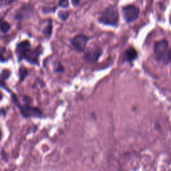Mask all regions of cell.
I'll return each mask as SVG.
<instances>
[{
  "label": "cell",
  "mask_w": 171,
  "mask_h": 171,
  "mask_svg": "<svg viewBox=\"0 0 171 171\" xmlns=\"http://www.w3.org/2000/svg\"><path fill=\"white\" fill-rule=\"evenodd\" d=\"M56 8H43L42 9V11L44 12V13L45 14H48V13H50V12H54L56 11Z\"/></svg>",
  "instance_id": "17"
},
{
  "label": "cell",
  "mask_w": 171,
  "mask_h": 171,
  "mask_svg": "<svg viewBox=\"0 0 171 171\" xmlns=\"http://www.w3.org/2000/svg\"><path fill=\"white\" fill-rule=\"evenodd\" d=\"M122 16L127 23H132L137 20L139 15L140 10L133 5H126L122 9Z\"/></svg>",
  "instance_id": "6"
},
{
  "label": "cell",
  "mask_w": 171,
  "mask_h": 171,
  "mask_svg": "<svg viewBox=\"0 0 171 171\" xmlns=\"http://www.w3.org/2000/svg\"><path fill=\"white\" fill-rule=\"evenodd\" d=\"M138 58V52L134 48H130L125 50L123 53V57H122V62H128L132 63L133 61L136 60Z\"/></svg>",
  "instance_id": "9"
},
{
  "label": "cell",
  "mask_w": 171,
  "mask_h": 171,
  "mask_svg": "<svg viewBox=\"0 0 171 171\" xmlns=\"http://www.w3.org/2000/svg\"><path fill=\"white\" fill-rule=\"evenodd\" d=\"M58 18L62 21H66L70 16V13L66 11H60L58 14Z\"/></svg>",
  "instance_id": "13"
},
{
  "label": "cell",
  "mask_w": 171,
  "mask_h": 171,
  "mask_svg": "<svg viewBox=\"0 0 171 171\" xmlns=\"http://www.w3.org/2000/svg\"><path fill=\"white\" fill-rule=\"evenodd\" d=\"M169 62L171 63V50L169 51Z\"/></svg>",
  "instance_id": "19"
},
{
  "label": "cell",
  "mask_w": 171,
  "mask_h": 171,
  "mask_svg": "<svg viewBox=\"0 0 171 171\" xmlns=\"http://www.w3.org/2000/svg\"><path fill=\"white\" fill-rule=\"evenodd\" d=\"M4 1H5V2H6V1H7V0H1V2H2V3H3V2H4Z\"/></svg>",
  "instance_id": "20"
},
{
  "label": "cell",
  "mask_w": 171,
  "mask_h": 171,
  "mask_svg": "<svg viewBox=\"0 0 171 171\" xmlns=\"http://www.w3.org/2000/svg\"><path fill=\"white\" fill-rule=\"evenodd\" d=\"M18 74H19V78H20V82H23L28 75V71L25 68V67L21 66L20 67L18 70Z\"/></svg>",
  "instance_id": "10"
},
{
  "label": "cell",
  "mask_w": 171,
  "mask_h": 171,
  "mask_svg": "<svg viewBox=\"0 0 171 171\" xmlns=\"http://www.w3.org/2000/svg\"><path fill=\"white\" fill-rule=\"evenodd\" d=\"M42 52L43 49L41 46L31 49V43L28 40L20 41L15 46V55L18 62L25 60L31 65L40 66L39 58Z\"/></svg>",
  "instance_id": "1"
},
{
  "label": "cell",
  "mask_w": 171,
  "mask_h": 171,
  "mask_svg": "<svg viewBox=\"0 0 171 171\" xmlns=\"http://www.w3.org/2000/svg\"><path fill=\"white\" fill-rule=\"evenodd\" d=\"M32 9L30 5H25L19 9L18 12L15 15V20L18 21L25 20L31 17Z\"/></svg>",
  "instance_id": "8"
},
{
  "label": "cell",
  "mask_w": 171,
  "mask_h": 171,
  "mask_svg": "<svg viewBox=\"0 0 171 171\" xmlns=\"http://www.w3.org/2000/svg\"><path fill=\"white\" fill-rule=\"evenodd\" d=\"M90 40V38L86 36V35L80 34L75 35L70 40V44L76 51L78 52L83 53L85 52L87 44H88Z\"/></svg>",
  "instance_id": "5"
},
{
  "label": "cell",
  "mask_w": 171,
  "mask_h": 171,
  "mask_svg": "<svg viewBox=\"0 0 171 171\" xmlns=\"http://www.w3.org/2000/svg\"><path fill=\"white\" fill-rule=\"evenodd\" d=\"M69 0H59L58 6L60 8H67L69 7Z\"/></svg>",
  "instance_id": "15"
},
{
  "label": "cell",
  "mask_w": 171,
  "mask_h": 171,
  "mask_svg": "<svg viewBox=\"0 0 171 171\" xmlns=\"http://www.w3.org/2000/svg\"><path fill=\"white\" fill-rule=\"evenodd\" d=\"M170 21H171V18H170Z\"/></svg>",
  "instance_id": "21"
},
{
  "label": "cell",
  "mask_w": 171,
  "mask_h": 171,
  "mask_svg": "<svg viewBox=\"0 0 171 171\" xmlns=\"http://www.w3.org/2000/svg\"><path fill=\"white\" fill-rule=\"evenodd\" d=\"M169 44L166 40H162L156 41L154 47V54L155 59L158 62L168 63L169 62Z\"/></svg>",
  "instance_id": "4"
},
{
  "label": "cell",
  "mask_w": 171,
  "mask_h": 171,
  "mask_svg": "<svg viewBox=\"0 0 171 171\" xmlns=\"http://www.w3.org/2000/svg\"><path fill=\"white\" fill-rule=\"evenodd\" d=\"M103 54V50L101 48L95 46L90 48L85 51L84 55L83 56V59L86 62L95 64L98 62L99 59Z\"/></svg>",
  "instance_id": "7"
},
{
  "label": "cell",
  "mask_w": 171,
  "mask_h": 171,
  "mask_svg": "<svg viewBox=\"0 0 171 171\" xmlns=\"http://www.w3.org/2000/svg\"><path fill=\"white\" fill-rule=\"evenodd\" d=\"M8 91L12 94L11 98L12 102L16 105V107H18V110H20L22 117L24 118H41L43 117V113L40 108L35 106H31L29 103L27 102L25 104H21L19 102L18 98L17 96L14 94V93L10 92V90Z\"/></svg>",
  "instance_id": "2"
},
{
  "label": "cell",
  "mask_w": 171,
  "mask_h": 171,
  "mask_svg": "<svg viewBox=\"0 0 171 171\" xmlns=\"http://www.w3.org/2000/svg\"><path fill=\"white\" fill-rule=\"evenodd\" d=\"M80 1H81V0H72L71 2H72V4L73 6H77L79 5Z\"/></svg>",
  "instance_id": "18"
},
{
  "label": "cell",
  "mask_w": 171,
  "mask_h": 171,
  "mask_svg": "<svg viewBox=\"0 0 171 171\" xmlns=\"http://www.w3.org/2000/svg\"><path fill=\"white\" fill-rule=\"evenodd\" d=\"M42 33L45 36H46L48 38H50L51 36V33H52V25H51V22L44 29Z\"/></svg>",
  "instance_id": "12"
},
{
  "label": "cell",
  "mask_w": 171,
  "mask_h": 171,
  "mask_svg": "<svg viewBox=\"0 0 171 171\" xmlns=\"http://www.w3.org/2000/svg\"><path fill=\"white\" fill-rule=\"evenodd\" d=\"M11 72L8 70H2V80H7L9 78V76L11 75Z\"/></svg>",
  "instance_id": "14"
},
{
  "label": "cell",
  "mask_w": 171,
  "mask_h": 171,
  "mask_svg": "<svg viewBox=\"0 0 171 171\" xmlns=\"http://www.w3.org/2000/svg\"><path fill=\"white\" fill-rule=\"evenodd\" d=\"M98 21L100 24L108 26L117 28L119 24V14L117 8H105L100 14Z\"/></svg>",
  "instance_id": "3"
},
{
  "label": "cell",
  "mask_w": 171,
  "mask_h": 171,
  "mask_svg": "<svg viewBox=\"0 0 171 171\" xmlns=\"http://www.w3.org/2000/svg\"><path fill=\"white\" fill-rule=\"evenodd\" d=\"M54 71L56 73H62L64 72V67L60 63H58Z\"/></svg>",
  "instance_id": "16"
},
{
  "label": "cell",
  "mask_w": 171,
  "mask_h": 171,
  "mask_svg": "<svg viewBox=\"0 0 171 171\" xmlns=\"http://www.w3.org/2000/svg\"><path fill=\"white\" fill-rule=\"evenodd\" d=\"M11 25L8 22L5 21H2L1 23V31L2 34H7L8 32L10 30Z\"/></svg>",
  "instance_id": "11"
}]
</instances>
